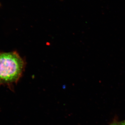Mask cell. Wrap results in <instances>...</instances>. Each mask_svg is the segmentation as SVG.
<instances>
[{"label": "cell", "instance_id": "6da1fadb", "mask_svg": "<svg viewBox=\"0 0 125 125\" xmlns=\"http://www.w3.org/2000/svg\"><path fill=\"white\" fill-rule=\"evenodd\" d=\"M25 62L16 52H0V85L10 86L19 80Z\"/></svg>", "mask_w": 125, "mask_h": 125}, {"label": "cell", "instance_id": "7a4b0ae2", "mask_svg": "<svg viewBox=\"0 0 125 125\" xmlns=\"http://www.w3.org/2000/svg\"><path fill=\"white\" fill-rule=\"evenodd\" d=\"M109 125H120V122H118L117 121L115 120Z\"/></svg>", "mask_w": 125, "mask_h": 125}, {"label": "cell", "instance_id": "3957f363", "mask_svg": "<svg viewBox=\"0 0 125 125\" xmlns=\"http://www.w3.org/2000/svg\"><path fill=\"white\" fill-rule=\"evenodd\" d=\"M120 125H125V120L120 122Z\"/></svg>", "mask_w": 125, "mask_h": 125}]
</instances>
